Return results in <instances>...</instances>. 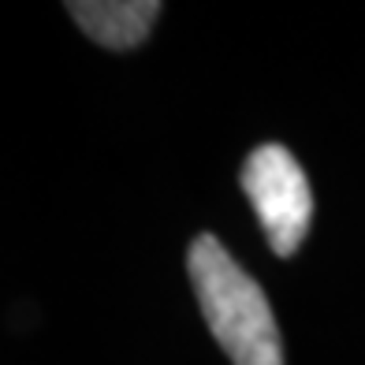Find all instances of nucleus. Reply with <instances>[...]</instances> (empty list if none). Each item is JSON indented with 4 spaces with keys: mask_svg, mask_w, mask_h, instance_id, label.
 <instances>
[{
    "mask_svg": "<svg viewBox=\"0 0 365 365\" xmlns=\"http://www.w3.org/2000/svg\"><path fill=\"white\" fill-rule=\"evenodd\" d=\"M187 272L212 339L235 365H284V343L261 284L224 250L217 235H197L187 250Z\"/></svg>",
    "mask_w": 365,
    "mask_h": 365,
    "instance_id": "obj_1",
    "label": "nucleus"
},
{
    "mask_svg": "<svg viewBox=\"0 0 365 365\" xmlns=\"http://www.w3.org/2000/svg\"><path fill=\"white\" fill-rule=\"evenodd\" d=\"M242 190L264 227L272 254L291 257L302 246L313 220V190L302 164L294 160L287 145L264 142L242 164Z\"/></svg>",
    "mask_w": 365,
    "mask_h": 365,
    "instance_id": "obj_2",
    "label": "nucleus"
},
{
    "mask_svg": "<svg viewBox=\"0 0 365 365\" xmlns=\"http://www.w3.org/2000/svg\"><path fill=\"white\" fill-rule=\"evenodd\" d=\"M68 15L105 48H135L153 30L160 4L157 0H78L68 4Z\"/></svg>",
    "mask_w": 365,
    "mask_h": 365,
    "instance_id": "obj_3",
    "label": "nucleus"
}]
</instances>
